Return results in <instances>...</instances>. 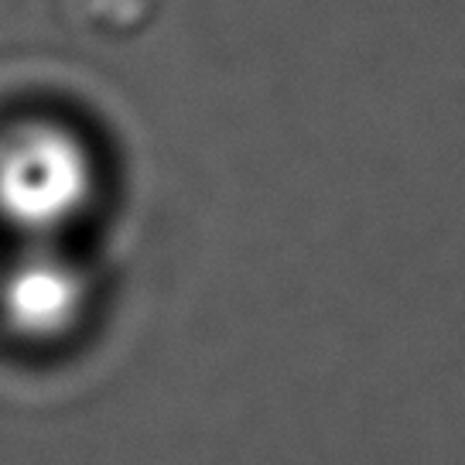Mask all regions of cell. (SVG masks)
<instances>
[{"label": "cell", "mask_w": 465, "mask_h": 465, "mask_svg": "<svg viewBox=\"0 0 465 465\" xmlns=\"http://www.w3.org/2000/svg\"><path fill=\"white\" fill-rule=\"evenodd\" d=\"M100 195V161L83 134L31 116L0 131V226L17 243H62Z\"/></svg>", "instance_id": "1"}, {"label": "cell", "mask_w": 465, "mask_h": 465, "mask_svg": "<svg viewBox=\"0 0 465 465\" xmlns=\"http://www.w3.org/2000/svg\"><path fill=\"white\" fill-rule=\"evenodd\" d=\"M93 274L65 243H17L0 261V329L28 346H55L86 322Z\"/></svg>", "instance_id": "2"}]
</instances>
